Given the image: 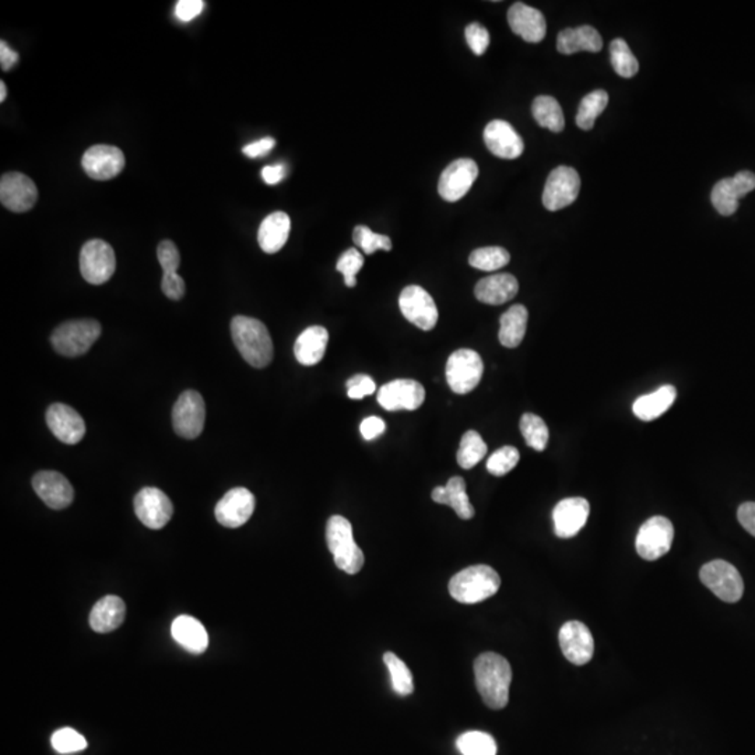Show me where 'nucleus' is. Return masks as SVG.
<instances>
[{
	"label": "nucleus",
	"mask_w": 755,
	"mask_h": 755,
	"mask_svg": "<svg viewBox=\"0 0 755 755\" xmlns=\"http://www.w3.org/2000/svg\"><path fill=\"white\" fill-rule=\"evenodd\" d=\"M476 687L484 704L491 709H502L509 701L512 669L509 662L494 652L481 654L475 660Z\"/></svg>",
	"instance_id": "nucleus-1"
},
{
	"label": "nucleus",
	"mask_w": 755,
	"mask_h": 755,
	"mask_svg": "<svg viewBox=\"0 0 755 755\" xmlns=\"http://www.w3.org/2000/svg\"><path fill=\"white\" fill-rule=\"evenodd\" d=\"M231 335L242 357L255 368H266L272 362L275 349L269 330L260 320L236 317L231 322Z\"/></svg>",
	"instance_id": "nucleus-2"
},
{
	"label": "nucleus",
	"mask_w": 755,
	"mask_h": 755,
	"mask_svg": "<svg viewBox=\"0 0 755 755\" xmlns=\"http://www.w3.org/2000/svg\"><path fill=\"white\" fill-rule=\"evenodd\" d=\"M501 586V578L488 565H473L452 576L449 593L463 604H476L494 596Z\"/></svg>",
	"instance_id": "nucleus-3"
},
{
	"label": "nucleus",
	"mask_w": 755,
	"mask_h": 755,
	"mask_svg": "<svg viewBox=\"0 0 755 755\" xmlns=\"http://www.w3.org/2000/svg\"><path fill=\"white\" fill-rule=\"evenodd\" d=\"M326 543L339 570L349 575H355L362 571L365 562L364 552L355 543L352 526L349 519L341 515L329 518L326 525Z\"/></svg>",
	"instance_id": "nucleus-4"
},
{
	"label": "nucleus",
	"mask_w": 755,
	"mask_h": 755,
	"mask_svg": "<svg viewBox=\"0 0 755 755\" xmlns=\"http://www.w3.org/2000/svg\"><path fill=\"white\" fill-rule=\"evenodd\" d=\"M101 336V325L94 320H69L62 323L52 333L55 351L65 357L86 354Z\"/></svg>",
	"instance_id": "nucleus-5"
},
{
	"label": "nucleus",
	"mask_w": 755,
	"mask_h": 755,
	"mask_svg": "<svg viewBox=\"0 0 755 755\" xmlns=\"http://www.w3.org/2000/svg\"><path fill=\"white\" fill-rule=\"evenodd\" d=\"M699 580L726 603H738L743 597V578L730 562L723 560L708 562L699 571Z\"/></svg>",
	"instance_id": "nucleus-6"
},
{
	"label": "nucleus",
	"mask_w": 755,
	"mask_h": 755,
	"mask_svg": "<svg viewBox=\"0 0 755 755\" xmlns=\"http://www.w3.org/2000/svg\"><path fill=\"white\" fill-rule=\"evenodd\" d=\"M484 372L483 360L475 350L452 352L446 362V383L457 394L470 393L477 388Z\"/></svg>",
	"instance_id": "nucleus-7"
},
{
	"label": "nucleus",
	"mask_w": 755,
	"mask_h": 755,
	"mask_svg": "<svg viewBox=\"0 0 755 755\" xmlns=\"http://www.w3.org/2000/svg\"><path fill=\"white\" fill-rule=\"evenodd\" d=\"M117 269L114 249L102 239L86 242L80 252V272L94 286L107 283Z\"/></svg>",
	"instance_id": "nucleus-8"
},
{
	"label": "nucleus",
	"mask_w": 755,
	"mask_h": 755,
	"mask_svg": "<svg viewBox=\"0 0 755 755\" xmlns=\"http://www.w3.org/2000/svg\"><path fill=\"white\" fill-rule=\"evenodd\" d=\"M675 539L673 523L665 517H654L639 529L635 539L636 552L646 561H655L672 549Z\"/></svg>",
	"instance_id": "nucleus-9"
},
{
	"label": "nucleus",
	"mask_w": 755,
	"mask_h": 755,
	"mask_svg": "<svg viewBox=\"0 0 755 755\" xmlns=\"http://www.w3.org/2000/svg\"><path fill=\"white\" fill-rule=\"evenodd\" d=\"M206 421V406L199 392L185 391L176 401L173 409V430L185 439L201 435Z\"/></svg>",
	"instance_id": "nucleus-10"
},
{
	"label": "nucleus",
	"mask_w": 755,
	"mask_h": 755,
	"mask_svg": "<svg viewBox=\"0 0 755 755\" xmlns=\"http://www.w3.org/2000/svg\"><path fill=\"white\" fill-rule=\"evenodd\" d=\"M580 191V173L572 167L560 165L547 178L543 191L544 207L550 212L564 209L576 201Z\"/></svg>",
	"instance_id": "nucleus-11"
},
{
	"label": "nucleus",
	"mask_w": 755,
	"mask_h": 755,
	"mask_svg": "<svg viewBox=\"0 0 755 755\" xmlns=\"http://www.w3.org/2000/svg\"><path fill=\"white\" fill-rule=\"evenodd\" d=\"M402 314L421 330L428 331L438 322V308L427 291L420 286H407L399 297Z\"/></svg>",
	"instance_id": "nucleus-12"
},
{
	"label": "nucleus",
	"mask_w": 755,
	"mask_h": 755,
	"mask_svg": "<svg viewBox=\"0 0 755 755\" xmlns=\"http://www.w3.org/2000/svg\"><path fill=\"white\" fill-rule=\"evenodd\" d=\"M133 507H135L136 517L147 528L154 529V530L164 528L173 515V502L168 498L167 494L155 487H146L139 491L133 501Z\"/></svg>",
	"instance_id": "nucleus-13"
},
{
	"label": "nucleus",
	"mask_w": 755,
	"mask_h": 755,
	"mask_svg": "<svg viewBox=\"0 0 755 755\" xmlns=\"http://www.w3.org/2000/svg\"><path fill=\"white\" fill-rule=\"evenodd\" d=\"M755 189V173L741 171L733 178L719 181L712 189L710 201L718 213L722 215H735L739 209V201Z\"/></svg>",
	"instance_id": "nucleus-14"
},
{
	"label": "nucleus",
	"mask_w": 755,
	"mask_h": 755,
	"mask_svg": "<svg viewBox=\"0 0 755 755\" xmlns=\"http://www.w3.org/2000/svg\"><path fill=\"white\" fill-rule=\"evenodd\" d=\"M425 401V389L414 380H394L378 391V404L388 410H417Z\"/></svg>",
	"instance_id": "nucleus-15"
},
{
	"label": "nucleus",
	"mask_w": 755,
	"mask_h": 755,
	"mask_svg": "<svg viewBox=\"0 0 755 755\" xmlns=\"http://www.w3.org/2000/svg\"><path fill=\"white\" fill-rule=\"evenodd\" d=\"M0 201L12 212H28L38 201V189L25 173H7L0 180Z\"/></svg>",
	"instance_id": "nucleus-16"
},
{
	"label": "nucleus",
	"mask_w": 755,
	"mask_h": 755,
	"mask_svg": "<svg viewBox=\"0 0 755 755\" xmlns=\"http://www.w3.org/2000/svg\"><path fill=\"white\" fill-rule=\"evenodd\" d=\"M81 165L84 173L93 180H112L125 168V155L118 147L97 144L84 152Z\"/></svg>",
	"instance_id": "nucleus-17"
},
{
	"label": "nucleus",
	"mask_w": 755,
	"mask_h": 755,
	"mask_svg": "<svg viewBox=\"0 0 755 755\" xmlns=\"http://www.w3.org/2000/svg\"><path fill=\"white\" fill-rule=\"evenodd\" d=\"M478 176V167L473 160L459 159L451 163L441 173L438 192L446 202H457L466 196Z\"/></svg>",
	"instance_id": "nucleus-18"
},
{
	"label": "nucleus",
	"mask_w": 755,
	"mask_h": 755,
	"mask_svg": "<svg viewBox=\"0 0 755 755\" xmlns=\"http://www.w3.org/2000/svg\"><path fill=\"white\" fill-rule=\"evenodd\" d=\"M255 510V497L244 487L228 491L215 505V519L225 528L236 529L246 525Z\"/></svg>",
	"instance_id": "nucleus-19"
},
{
	"label": "nucleus",
	"mask_w": 755,
	"mask_h": 755,
	"mask_svg": "<svg viewBox=\"0 0 755 755\" xmlns=\"http://www.w3.org/2000/svg\"><path fill=\"white\" fill-rule=\"evenodd\" d=\"M560 646L565 659L583 666L593 657L594 641L591 631L580 621H568L560 630Z\"/></svg>",
	"instance_id": "nucleus-20"
},
{
	"label": "nucleus",
	"mask_w": 755,
	"mask_h": 755,
	"mask_svg": "<svg viewBox=\"0 0 755 755\" xmlns=\"http://www.w3.org/2000/svg\"><path fill=\"white\" fill-rule=\"evenodd\" d=\"M589 512L591 505L581 497L560 501L552 510L555 535L561 539H571L578 535L588 522Z\"/></svg>",
	"instance_id": "nucleus-21"
},
{
	"label": "nucleus",
	"mask_w": 755,
	"mask_h": 755,
	"mask_svg": "<svg viewBox=\"0 0 755 755\" xmlns=\"http://www.w3.org/2000/svg\"><path fill=\"white\" fill-rule=\"evenodd\" d=\"M484 143L494 155L504 160H515L522 155L525 143L514 126L507 121H491L484 129Z\"/></svg>",
	"instance_id": "nucleus-22"
},
{
	"label": "nucleus",
	"mask_w": 755,
	"mask_h": 755,
	"mask_svg": "<svg viewBox=\"0 0 755 755\" xmlns=\"http://www.w3.org/2000/svg\"><path fill=\"white\" fill-rule=\"evenodd\" d=\"M47 425L51 433L66 446H76L86 435L83 417L68 404H55L49 406Z\"/></svg>",
	"instance_id": "nucleus-23"
},
{
	"label": "nucleus",
	"mask_w": 755,
	"mask_h": 755,
	"mask_svg": "<svg viewBox=\"0 0 755 755\" xmlns=\"http://www.w3.org/2000/svg\"><path fill=\"white\" fill-rule=\"evenodd\" d=\"M33 488L37 496L52 509L68 508L75 498V490L69 480L52 470L37 473L33 477Z\"/></svg>",
	"instance_id": "nucleus-24"
},
{
	"label": "nucleus",
	"mask_w": 755,
	"mask_h": 755,
	"mask_svg": "<svg viewBox=\"0 0 755 755\" xmlns=\"http://www.w3.org/2000/svg\"><path fill=\"white\" fill-rule=\"evenodd\" d=\"M508 25L526 42L538 44L546 37L547 25L543 13L522 2H517L508 10Z\"/></svg>",
	"instance_id": "nucleus-25"
},
{
	"label": "nucleus",
	"mask_w": 755,
	"mask_h": 755,
	"mask_svg": "<svg viewBox=\"0 0 755 755\" xmlns=\"http://www.w3.org/2000/svg\"><path fill=\"white\" fill-rule=\"evenodd\" d=\"M519 291V283L509 273L488 276L481 278L475 287V296L478 301L488 305H502L515 299Z\"/></svg>",
	"instance_id": "nucleus-26"
},
{
	"label": "nucleus",
	"mask_w": 755,
	"mask_h": 755,
	"mask_svg": "<svg viewBox=\"0 0 755 755\" xmlns=\"http://www.w3.org/2000/svg\"><path fill=\"white\" fill-rule=\"evenodd\" d=\"M329 333L323 326H309L297 338L294 354L297 362L305 367H312L322 362L328 347Z\"/></svg>",
	"instance_id": "nucleus-27"
},
{
	"label": "nucleus",
	"mask_w": 755,
	"mask_h": 755,
	"mask_svg": "<svg viewBox=\"0 0 755 755\" xmlns=\"http://www.w3.org/2000/svg\"><path fill=\"white\" fill-rule=\"evenodd\" d=\"M171 634L183 648L191 654L201 655L209 646V635L201 621L191 615H180L173 620Z\"/></svg>",
	"instance_id": "nucleus-28"
},
{
	"label": "nucleus",
	"mask_w": 755,
	"mask_h": 755,
	"mask_svg": "<svg viewBox=\"0 0 755 755\" xmlns=\"http://www.w3.org/2000/svg\"><path fill=\"white\" fill-rule=\"evenodd\" d=\"M291 221L284 212H275L267 215L257 231V242L266 254H276L286 246L290 236Z\"/></svg>",
	"instance_id": "nucleus-29"
},
{
	"label": "nucleus",
	"mask_w": 755,
	"mask_h": 755,
	"mask_svg": "<svg viewBox=\"0 0 755 755\" xmlns=\"http://www.w3.org/2000/svg\"><path fill=\"white\" fill-rule=\"evenodd\" d=\"M603 48V39L596 28L592 26L565 28L557 37V49L562 55H573L576 52H596Z\"/></svg>",
	"instance_id": "nucleus-30"
},
{
	"label": "nucleus",
	"mask_w": 755,
	"mask_h": 755,
	"mask_svg": "<svg viewBox=\"0 0 755 755\" xmlns=\"http://www.w3.org/2000/svg\"><path fill=\"white\" fill-rule=\"evenodd\" d=\"M126 606L122 599L118 596L102 597L101 601L94 604L90 613V627L96 633L108 634L118 630L125 620Z\"/></svg>",
	"instance_id": "nucleus-31"
},
{
	"label": "nucleus",
	"mask_w": 755,
	"mask_h": 755,
	"mask_svg": "<svg viewBox=\"0 0 755 755\" xmlns=\"http://www.w3.org/2000/svg\"><path fill=\"white\" fill-rule=\"evenodd\" d=\"M431 498L436 504L451 507L460 519L469 520L475 517V508L470 504L469 496L466 493L465 480L459 476L449 478L446 487L434 488Z\"/></svg>",
	"instance_id": "nucleus-32"
},
{
	"label": "nucleus",
	"mask_w": 755,
	"mask_h": 755,
	"mask_svg": "<svg viewBox=\"0 0 755 755\" xmlns=\"http://www.w3.org/2000/svg\"><path fill=\"white\" fill-rule=\"evenodd\" d=\"M677 391L675 386L665 385L657 391L638 397L634 404V414L642 421H652L665 414L675 404Z\"/></svg>",
	"instance_id": "nucleus-33"
},
{
	"label": "nucleus",
	"mask_w": 755,
	"mask_h": 755,
	"mask_svg": "<svg viewBox=\"0 0 755 755\" xmlns=\"http://www.w3.org/2000/svg\"><path fill=\"white\" fill-rule=\"evenodd\" d=\"M529 312L526 307L517 304L499 320V343L508 349H515L522 343L528 328Z\"/></svg>",
	"instance_id": "nucleus-34"
},
{
	"label": "nucleus",
	"mask_w": 755,
	"mask_h": 755,
	"mask_svg": "<svg viewBox=\"0 0 755 755\" xmlns=\"http://www.w3.org/2000/svg\"><path fill=\"white\" fill-rule=\"evenodd\" d=\"M531 114L541 128L560 133L565 126L564 112L557 100L550 96H539L531 105Z\"/></svg>",
	"instance_id": "nucleus-35"
},
{
	"label": "nucleus",
	"mask_w": 755,
	"mask_h": 755,
	"mask_svg": "<svg viewBox=\"0 0 755 755\" xmlns=\"http://www.w3.org/2000/svg\"><path fill=\"white\" fill-rule=\"evenodd\" d=\"M487 455V446L477 431H466L457 449V463L462 469H473Z\"/></svg>",
	"instance_id": "nucleus-36"
},
{
	"label": "nucleus",
	"mask_w": 755,
	"mask_h": 755,
	"mask_svg": "<svg viewBox=\"0 0 755 755\" xmlns=\"http://www.w3.org/2000/svg\"><path fill=\"white\" fill-rule=\"evenodd\" d=\"M609 104V94L604 90H594L585 96L581 101L576 114V125L583 131H591L596 122V118L606 110Z\"/></svg>",
	"instance_id": "nucleus-37"
},
{
	"label": "nucleus",
	"mask_w": 755,
	"mask_h": 755,
	"mask_svg": "<svg viewBox=\"0 0 755 755\" xmlns=\"http://www.w3.org/2000/svg\"><path fill=\"white\" fill-rule=\"evenodd\" d=\"M383 662L391 675L392 688L394 693L401 697L410 696L414 691V684H413L412 672L406 663L401 657H397L393 652H386L383 655Z\"/></svg>",
	"instance_id": "nucleus-38"
},
{
	"label": "nucleus",
	"mask_w": 755,
	"mask_h": 755,
	"mask_svg": "<svg viewBox=\"0 0 755 755\" xmlns=\"http://www.w3.org/2000/svg\"><path fill=\"white\" fill-rule=\"evenodd\" d=\"M520 433L526 444L538 452H543L549 442V427L543 418L533 413H525L520 418Z\"/></svg>",
	"instance_id": "nucleus-39"
},
{
	"label": "nucleus",
	"mask_w": 755,
	"mask_h": 755,
	"mask_svg": "<svg viewBox=\"0 0 755 755\" xmlns=\"http://www.w3.org/2000/svg\"><path fill=\"white\" fill-rule=\"evenodd\" d=\"M610 59L615 73L621 78L631 79L638 73V59L634 57L625 39L617 38L610 44Z\"/></svg>",
	"instance_id": "nucleus-40"
},
{
	"label": "nucleus",
	"mask_w": 755,
	"mask_h": 755,
	"mask_svg": "<svg viewBox=\"0 0 755 755\" xmlns=\"http://www.w3.org/2000/svg\"><path fill=\"white\" fill-rule=\"evenodd\" d=\"M509 252L501 246H486L473 251L469 257V263L475 269L483 272L499 270L509 263Z\"/></svg>",
	"instance_id": "nucleus-41"
},
{
	"label": "nucleus",
	"mask_w": 755,
	"mask_h": 755,
	"mask_svg": "<svg viewBox=\"0 0 755 755\" xmlns=\"http://www.w3.org/2000/svg\"><path fill=\"white\" fill-rule=\"evenodd\" d=\"M457 750L463 755H497L493 736L484 731H467L457 738Z\"/></svg>",
	"instance_id": "nucleus-42"
},
{
	"label": "nucleus",
	"mask_w": 755,
	"mask_h": 755,
	"mask_svg": "<svg viewBox=\"0 0 755 755\" xmlns=\"http://www.w3.org/2000/svg\"><path fill=\"white\" fill-rule=\"evenodd\" d=\"M352 241H354L355 246H360L365 252V255H372L376 249H383V251H391L392 249V241L389 236L375 234L365 225H357L354 228Z\"/></svg>",
	"instance_id": "nucleus-43"
},
{
	"label": "nucleus",
	"mask_w": 755,
	"mask_h": 755,
	"mask_svg": "<svg viewBox=\"0 0 755 755\" xmlns=\"http://www.w3.org/2000/svg\"><path fill=\"white\" fill-rule=\"evenodd\" d=\"M519 451L515 446H502L488 457L487 470L496 477H502V476L508 475L510 470L515 469V466L519 462Z\"/></svg>",
	"instance_id": "nucleus-44"
},
{
	"label": "nucleus",
	"mask_w": 755,
	"mask_h": 755,
	"mask_svg": "<svg viewBox=\"0 0 755 755\" xmlns=\"http://www.w3.org/2000/svg\"><path fill=\"white\" fill-rule=\"evenodd\" d=\"M52 747L59 754H72L87 749V740L79 731L72 728H63L55 731L51 738Z\"/></svg>",
	"instance_id": "nucleus-45"
},
{
	"label": "nucleus",
	"mask_w": 755,
	"mask_h": 755,
	"mask_svg": "<svg viewBox=\"0 0 755 755\" xmlns=\"http://www.w3.org/2000/svg\"><path fill=\"white\" fill-rule=\"evenodd\" d=\"M362 266H364V257L357 249L350 248L339 257L336 269L343 275L346 286L351 288L357 284L355 276L362 269Z\"/></svg>",
	"instance_id": "nucleus-46"
},
{
	"label": "nucleus",
	"mask_w": 755,
	"mask_h": 755,
	"mask_svg": "<svg viewBox=\"0 0 755 755\" xmlns=\"http://www.w3.org/2000/svg\"><path fill=\"white\" fill-rule=\"evenodd\" d=\"M466 41L469 44L473 54L483 55L490 46V33L480 23H472L465 30Z\"/></svg>",
	"instance_id": "nucleus-47"
},
{
	"label": "nucleus",
	"mask_w": 755,
	"mask_h": 755,
	"mask_svg": "<svg viewBox=\"0 0 755 755\" xmlns=\"http://www.w3.org/2000/svg\"><path fill=\"white\" fill-rule=\"evenodd\" d=\"M157 257H159L160 265H162L164 273H176L180 267L181 255L175 244L173 241L160 242L159 248H157Z\"/></svg>",
	"instance_id": "nucleus-48"
},
{
	"label": "nucleus",
	"mask_w": 755,
	"mask_h": 755,
	"mask_svg": "<svg viewBox=\"0 0 755 755\" xmlns=\"http://www.w3.org/2000/svg\"><path fill=\"white\" fill-rule=\"evenodd\" d=\"M347 396L352 401H360L362 397L370 396L376 391L375 383L368 375H354L347 381Z\"/></svg>",
	"instance_id": "nucleus-49"
},
{
	"label": "nucleus",
	"mask_w": 755,
	"mask_h": 755,
	"mask_svg": "<svg viewBox=\"0 0 755 755\" xmlns=\"http://www.w3.org/2000/svg\"><path fill=\"white\" fill-rule=\"evenodd\" d=\"M162 290L168 299L178 301L185 296V281L178 273H164L162 280Z\"/></svg>",
	"instance_id": "nucleus-50"
},
{
	"label": "nucleus",
	"mask_w": 755,
	"mask_h": 755,
	"mask_svg": "<svg viewBox=\"0 0 755 755\" xmlns=\"http://www.w3.org/2000/svg\"><path fill=\"white\" fill-rule=\"evenodd\" d=\"M204 2L202 0H180L175 6V16L181 21H191L204 12Z\"/></svg>",
	"instance_id": "nucleus-51"
},
{
	"label": "nucleus",
	"mask_w": 755,
	"mask_h": 755,
	"mask_svg": "<svg viewBox=\"0 0 755 755\" xmlns=\"http://www.w3.org/2000/svg\"><path fill=\"white\" fill-rule=\"evenodd\" d=\"M385 421L383 418L375 417V415L365 418L360 425V433H362L365 441H372V439L378 438L385 433Z\"/></svg>",
	"instance_id": "nucleus-52"
},
{
	"label": "nucleus",
	"mask_w": 755,
	"mask_h": 755,
	"mask_svg": "<svg viewBox=\"0 0 755 755\" xmlns=\"http://www.w3.org/2000/svg\"><path fill=\"white\" fill-rule=\"evenodd\" d=\"M276 141L273 138H263L254 143L246 144L242 152L249 159H259L263 155L269 154L275 149Z\"/></svg>",
	"instance_id": "nucleus-53"
},
{
	"label": "nucleus",
	"mask_w": 755,
	"mask_h": 755,
	"mask_svg": "<svg viewBox=\"0 0 755 755\" xmlns=\"http://www.w3.org/2000/svg\"><path fill=\"white\" fill-rule=\"evenodd\" d=\"M740 525L755 538V502H744L738 510Z\"/></svg>",
	"instance_id": "nucleus-54"
},
{
	"label": "nucleus",
	"mask_w": 755,
	"mask_h": 755,
	"mask_svg": "<svg viewBox=\"0 0 755 755\" xmlns=\"http://www.w3.org/2000/svg\"><path fill=\"white\" fill-rule=\"evenodd\" d=\"M286 165H267L262 170V178L267 185H276L286 178Z\"/></svg>",
	"instance_id": "nucleus-55"
},
{
	"label": "nucleus",
	"mask_w": 755,
	"mask_h": 755,
	"mask_svg": "<svg viewBox=\"0 0 755 755\" xmlns=\"http://www.w3.org/2000/svg\"><path fill=\"white\" fill-rule=\"evenodd\" d=\"M17 52L13 51V49L7 46L6 42H0V66H2V69H4L5 72L12 70L13 68L17 65Z\"/></svg>",
	"instance_id": "nucleus-56"
},
{
	"label": "nucleus",
	"mask_w": 755,
	"mask_h": 755,
	"mask_svg": "<svg viewBox=\"0 0 755 755\" xmlns=\"http://www.w3.org/2000/svg\"><path fill=\"white\" fill-rule=\"evenodd\" d=\"M7 97V89L5 81H0V102H5Z\"/></svg>",
	"instance_id": "nucleus-57"
}]
</instances>
